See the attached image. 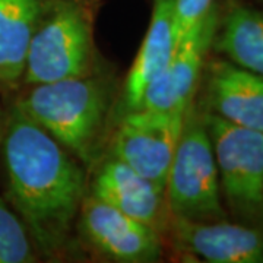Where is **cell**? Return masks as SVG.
Instances as JSON below:
<instances>
[{
  "label": "cell",
  "instance_id": "6da1fadb",
  "mask_svg": "<svg viewBox=\"0 0 263 263\" xmlns=\"http://www.w3.org/2000/svg\"><path fill=\"white\" fill-rule=\"evenodd\" d=\"M3 161L13 206L41 253L59 256L85 197V174L65 146L15 107Z\"/></svg>",
  "mask_w": 263,
  "mask_h": 263
},
{
  "label": "cell",
  "instance_id": "7a4b0ae2",
  "mask_svg": "<svg viewBox=\"0 0 263 263\" xmlns=\"http://www.w3.org/2000/svg\"><path fill=\"white\" fill-rule=\"evenodd\" d=\"M24 114L48 132L82 162L94 155L107 111V94L95 79L69 78L32 85L16 104Z\"/></svg>",
  "mask_w": 263,
  "mask_h": 263
},
{
  "label": "cell",
  "instance_id": "3957f363",
  "mask_svg": "<svg viewBox=\"0 0 263 263\" xmlns=\"http://www.w3.org/2000/svg\"><path fill=\"white\" fill-rule=\"evenodd\" d=\"M165 199L173 218L195 222L227 219L211 136L193 103L167 174Z\"/></svg>",
  "mask_w": 263,
  "mask_h": 263
},
{
  "label": "cell",
  "instance_id": "277c9868",
  "mask_svg": "<svg viewBox=\"0 0 263 263\" xmlns=\"http://www.w3.org/2000/svg\"><path fill=\"white\" fill-rule=\"evenodd\" d=\"M202 116L212 142L227 209L237 222L263 227V133L209 111Z\"/></svg>",
  "mask_w": 263,
  "mask_h": 263
},
{
  "label": "cell",
  "instance_id": "5b68a950",
  "mask_svg": "<svg viewBox=\"0 0 263 263\" xmlns=\"http://www.w3.org/2000/svg\"><path fill=\"white\" fill-rule=\"evenodd\" d=\"M91 62V32L75 5H60L38 25L29 43L24 81L50 84L85 76Z\"/></svg>",
  "mask_w": 263,
  "mask_h": 263
},
{
  "label": "cell",
  "instance_id": "8992f818",
  "mask_svg": "<svg viewBox=\"0 0 263 263\" xmlns=\"http://www.w3.org/2000/svg\"><path fill=\"white\" fill-rule=\"evenodd\" d=\"M186 114L145 108L127 111L113 138V157L165 189Z\"/></svg>",
  "mask_w": 263,
  "mask_h": 263
},
{
  "label": "cell",
  "instance_id": "52a82bcc",
  "mask_svg": "<svg viewBox=\"0 0 263 263\" xmlns=\"http://www.w3.org/2000/svg\"><path fill=\"white\" fill-rule=\"evenodd\" d=\"M78 222L85 238L111 260L148 263L160 259L162 252L160 231L92 195L84 197Z\"/></svg>",
  "mask_w": 263,
  "mask_h": 263
},
{
  "label": "cell",
  "instance_id": "ba28073f",
  "mask_svg": "<svg viewBox=\"0 0 263 263\" xmlns=\"http://www.w3.org/2000/svg\"><path fill=\"white\" fill-rule=\"evenodd\" d=\"M180 249L209 263H263V227L227 219L195 222L170 216Z\"/></svg>",
  "mask_w": 263,
  "mask_h": 263
},
{
  "label": "cell",
  "instance_id": "9c48e42d",
  "mask_svg": "<svg viewBox=\"0 0 263 263\" xmlns=\"http://www.w3.org/2000/svg\"><path fill=\"white\" fill-rule=\"evenodd\" d=\"M91 195L160 233L170 221L165 189L114 157L100 167Z\"/></svg>",
  "mask_w": 263,
  "mask_h": 263
},
{
  "label": "cell",
  "instance_id": "30bf717a",
  "mask_svg": "<svg viewBox=\"0 0 263 263\" xmlns=\"http://www.w3.org/2000/svg\"><path fill=\"white\" fill-rule=\"evenodd\" d=\"M209 113L263 133V76L231 62L218 60L208 69Z\"/></svg>",
  "mask_w": 263,
  "mask_h": 263
},
{
  "label": "cell",
  "instance_id": "8fae6325",
  "mask_svg": "<svg viewBox=\"0 0 263 263\" xmlns=\"http://www.w3.org/2000/svg\"><path fill=\"white\" fill-rule=\"evenodd\" d=\"M174 0H154L149 27L124 85L126 110H136L145 86L162 72L176 50Z\"/></svg>",
  "mask_w": 263,
  "mask_h": 263
},
{
  "label": "cell",
  "instance_id": "7c38bea8",
  "mask_svg": "<svg viewBox=\"0 0 263 263\" xmlns=\"http://www.w3.org/2000/svg\"><path fill=\"white\" fill-rule=\"evenodd\" d=\"M41 10V0H0V84L15 86L24 78Z\"/></svg>",
  "mask_w": 263,
  "mask_h": 263
},
{
  "label": "cell",
  "instance_id": "4fadbf2b",
  "mask_svg": "<svg viewBox=\"0 0 263 263\" xmlns=\"http://www.w3.org/2000/svg\"><path fill=\"white\" fill-rule=\"evenodd\" d=\"M218 24V10L215 6L180 40L168 66L165 67L180 105L186 110L193 103L203 60L209 47L214 44Z\"/></svg>",
  "mask_w": 263,
  "mask_h": 263
},
{
  "label": "cell",
  "instance_id": "5bb4252c",
  "mask_svg": "<svg viewBox=\"0 0 263 263\" xmlns=\"http://www.w3.org/2000/svg\"><path fill=\"white\" fill-rule=\"evenodd\" d=\"M215 34L216 48L231 63L263 76V12L235 6Z\"/></svg>",
  "mask_w": 263,
  "mask_h": 263
},
{
  "label": "cell",
  "instance_id": "9a60e30c",
  "mask_svg": "<svg viewBox=\"0 0 263 263\" xmlns=\"http://www.w3.org/2000/svg\"><path fill=\"white\" fill-rule=\"evenodd\" d=\"M35 257V245L28 228L0 197V263H29Z\"/></svg>",
  "mask_w": 263,
  "mask_h": 263
},
{
  "label": "cell",
  "instance_id": "2e32d148",
  "mask_svg": "<svg viewBox=\"0 0 263 263\" xmlns=\"http://www.w3.org/2000/svg\"><path fill=\"white\" fill-rule=\"evenodd\" d=\"M215 8L214 0H174V28L176 43Z\"/></svg>",
  "mask_w": 263,
  "mask_h": 263
}]
</instances>
